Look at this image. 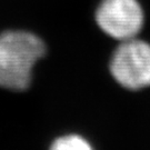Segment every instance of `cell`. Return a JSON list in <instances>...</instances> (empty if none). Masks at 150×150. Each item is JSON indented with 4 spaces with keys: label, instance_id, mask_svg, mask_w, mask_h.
Wrapping results in <instances>:
<instances>
[{
    "label": "cell",
    "instance_id": "7a4b0ae2",
    "mask_svg": "<svg viewBox=\"0 0 150 150\" xmlns=\"http://www.w3.org/2000/svg\"><path fill=\"white\" fill-rule=\"evenodd\" d=\"M109 74L128 92L150 89V43L137 37L120 41L109 60Z\"/></svg>",
    "mask_w": 150,
    "mask_h": 150
},
{
    "label": "cell",
    "instance_id": "6da1fadb",
    "mask_svg": "<svg viewBox=\"0 0 150 150\" xmlns=\"http://www.w3.org/2000/svg\"><path fill=\"white\" fill-rule=\"evenodd\" d=\"M47 52L40 38L28 31H5L0 35V87L11 91L28 90L32 70Z\"/></svg>",
    "mask_w": 150,
    "mask_h": 150
},
{
    "label": "cell",
    "instance_id": "277c9868",
    "mask_svg": "<svg viewBox=\"0 0 150 150\" xmlns=\"http://www.w3.org/2000/svg\"><path fill=\"white\" fill-rule=\"evenodd\" d=\"M48 150H97L83 134L79 131L66 132L54 138Z\"/></svg>",
    "mask_w": 150,
    "mask_h": 150
},
{
    "label": "cell",
    "instance_id": "3957f363",
    "mask_svg": "<svg viewBox=\"0 0 150 150\" xmlns=\"http://www.w3.org/2000/svg\"><path fill=\"white\" fill-rule=\"evenodd\" d=\"M99 28L119 41L136 38L144 26V11L138 0H102L96 11Z\"/></svg>",
    "mask_w": 150,
    "mask_h": 150
}]
</instances>
